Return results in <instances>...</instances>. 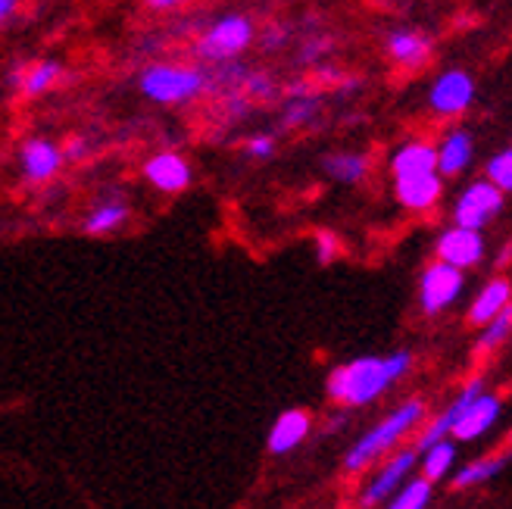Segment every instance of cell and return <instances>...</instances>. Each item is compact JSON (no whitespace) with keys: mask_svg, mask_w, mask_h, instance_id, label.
<instances>
[{"mask_svg":"<svg viewBox=\"0 0 512 509\" xmlns=\"http://www.w3.org/2000/svg\"><path fill=\"white\" fill-rule=\"evenodd\" d=\"M63 79V66L57 60H38V63H16L7 72V85L16 88L22 97H41Z\"/></svg>","mask_w":512,"mask_h":509,"instance_id":"cell-14","label":"cell"},{"mask_svg":"<svg viewBox=\"0 0 512 509\" xmlns=\"http://www.w3.org/2000/svg\"><path fill=\"white\" fill-rule=\"evenodd\" d=\"M322 169L331 182L341 185H360L369 175V157L366 154H353V150H338V154H328L322 160Z\"/></svg>","mask_w":512,"mask_h":509,"instance_id":"cell-23","label":"cell"},{"mask_svg":"<svg viewBox=\"0 0 512 509\" xmlns=\"http://www.w3.org/2000/svg\"><path fill=\"white\" fill-rule=\"evenodd\" d=\"M409 369H413V353L409 350H394L384 356H353V360L328 372L325 394L344 410H360V406L375 403L384 391L394 388Z\"/></svg>","mask_w":512,"mask_h":509,"instance_id":"cell-1","label":"cell"},{"mask_svg":"<svg viewBox=\"0 0 512 509\" xmlns=\"http://www.w3.org/2000/svg\"><path fill=\"white\" fill-rule=\"evenodd\" d=\"M182 0H147V7H153V10H175Z\"/></svg>","mask_w":512,"mask_h":509,"instance_id":"cell-35","label":"cell"},{"mask_svg":"<svg viewBox=\"0 0 512 509\" xmlns=\"http://www.w3.org/2000/svg\"><path fill=\"white\" fill-rule=\"evenodd\" d=\"M391 172H394V178L438 172V147H431L425 141H406V144H400L397 154L391 157Z\"/></svg>","mask_w":512,"mask_h":509,"instance_id":"cell-18","label":"cell"},{"mask_svg":"<svg viewBox=\"0 0 512 509\" xmlns=\"http://www.w3.org/2000/svg\"><path fill=\"white\" fill-rule=\"evenodd\" d=\"M472 100H475V82H472V75L463 72V69L444 72L441 79L431 85V91H428L431 110L441 113V116H459V113H466L472 107Z\"/></svg>","mask_w":512,"mask_h":509,"instance_id":"cell-11","label":"cell"},{"mask_svg":"<svg viewBox=\"0 0 512 509\" xmlns=\"http://www.w3.org/2000/svg\"><path fill=\"white\" fill-rule=\"evenodd\" d=\"M422 416H425V403L419 397L400 403L394 413H388L378 425H372L366 435L344 453V472H363V469H369L391 447H397L409 435V431H416Z\"/></svg>","mask_w":512,"mask_h":509,"instance_id":"cell-3","label":"cell"},{"mask_svg":"<svg viewBox=\"0 0 512 509\" xmlns=\"http://www.w3.org/2000/svg\"><path fill=\"white\" fill-rule=\"evenodd\" d=\"M253 41H256L253 19L244 13H225L200 32V38L194 44V54L207 66H219V63L238 60Z\"/></svg>","mask_w":512,"mask_h":509,"instance_id":"cell-4","label":"cell"},{"mask_svg":"<svg viewBox=\"0 0 512 509\" xmlns=\"http://www.w3.org/2000/svg\"><path fill=\"white\" fill-rule=\"evenodd\" d=\"M241 94L247 100H272L278 94V88H275V82L269 79L266 72H250L247 69L244 82H241Z\"/></svg>","mask_w":512,"mask_h":509,"instance_id":"cell-29","label":"cell"},{"mask_svg":"<svg viewBox=\"0 0 512 509\" xmlns=\"http://www.w3.org/2000/svg\"><path fill=\"white\" fill-rule=\"evenodd\" d=\"M416 463H419V450H416V447L397 450V453L391 456V460L378 469V475L363 488L360 506H363V509H372V506H378V503H384V500H391V497L406 485V481H409V472L416 469Z\"/></svg>","mask_w":512,"mask_h":509,"instance_id":"cell-8","label":"cell"},{"mask_svg":"<svg viewBox=\"0 0 512 509\" xmlns=\"http://www.w3.org/2000/svg\"><path fill=\"white\" fill-rule=\"evenodd\" d=\"M441 175L431 172V175H409V178H394V194L397 200L403 203L406 210H416V213H425L431 210L434 203L441 200Z\"/></svg>","mask_w":512,"mask_h":509,"instance_id":"cell-17","label":"cell"},{"mask_svg":"<svg viewBox=\"0 0 512 509\" xmlns=\"http://www.w3.org/2000/svg\"><path fill=\"white\" fill-rule=\"evenodd\" d=\"M484 175H488L491 185H497L503 194H509L512 191V147H506L497 157H491L488 166H484Z\"/></svg>","mask_w":512,"mask_h":509,"instance_id":"cell-28","label":"cell"},{"mask_svg":"<svg viewBox=\"0 0 512 509\" xmlns=\"http://www.w3.org/2000/svg\"><path fill=\"white\" fill-rule=\"evenodd\" d=\"M66 163V154L57 141H50L44 135L25 138L19 147V172L29 185H47L54 182Z\"/></svg>","mask_w":512,"mask_h":509,"instance_id":"cell-7","label":"cell"},{"mask_svg":"<svg viewBox=\"0 0 512 509\" xmlns=\"http://www.w3.org/2000/svg\"><path fill=\"white\" fill-rule=\"evenodd\" d=\"M328 47H331V38H313V41H306L303 50H300V63H313V60H319Z\"/></svg>","mask_w":512,"mask_h":509,"instance_id":"cell-32","label":"cell"},{"mask_svg":"<svg viewBox=\"0 0 512 509\" xmlns=\"http://www.w3.org/2000/svg\"><path fill=\"white\" fill-rule=\"evenodd\" d=\"M419 466H422V478H428L431 485L434 481H444L456 466V444L453 441L431 444L428 450L419 453Z\"/></svg>","mask_w":512,"mask_h":509,"instance_id":"cell-25","label":"cell"},{"mask_svg":"<svg viewBox=\"0 0 512 509\" xmlns=\"http://www.w3.org/2000/svg\"><path fill=\"white\" fill-rule=\"evenodd\" d=\"M310 431H313L310 410H300V406H294V410H285V413L275 416V422L269 428V438H266V447H269L272 456H288L306 438H310Z\"/></svg>","mask_w":512,"mask_h":509,"instance_id":"cell-13","label":"cell"},{"mask_svg":"<svg viewBox=\"0 0 512 509\" xmlns=\"http://www.w3.org/2000/svg\"><path fill=\"white\" fill-rule=\"evenodd\" d=\"M506 450H512V428H509V435H506Z\"/></svg>","mask_w":512,"mask_h":509,"instance_id":"cell-38","label":"cell"},{"mask_svg":"<svg viewBox=\"0 0 512 509\" xmlns=\"http://www.w3.org/2000/svg\"><path fill=\"white\" fill-rule=\"evenodd\" d=\"M128 219H132V203L125 197L107 194V197H100L82 219V232L91 238H107V235H116L119 228H125Z\"/></svg>","mask_w":512,"mask_h":509,"instance_id":"cell-16","label":"cell"},{"mask_svg":"<svg viewBox=\"0 0 512 509\" xmlns=\"http://www.w3.org/2000/svg\"><path fill=\"white\" fill-rule=\"evenodd\" d=\"M506 338H512V303L503 310V313H497L488 325L481 328V338H478V344H475V356H488V353H494Z\"/></svg>","mask_w":512,"mask_h":509,"instance_id":"cell-26","label":"cell"},{"mask_svg":"<svg viewBox=\"0 0 512 509\" xmlns=\"http://www.w3.org/2000/svg\"><path fill=\"white\" fill-rule=\"evenodd\" d=\"M138 88L160 107H185L210 91V72L188 63H150L138 72Z\"/></svg>","mask_w":512,"mask_h":509,"instance_id":"cell-2","label":"cell"},{"mask_svg":"<svg viewBox=\"0 0 512 509\" xmlns=\"http://www.w3.org/2000/svg\"><path fill=\"white\" fill-rule=\"evenodd\" d=\"M472 135L466 129H453L444 135V141L438 144V172L441 175H459L466 172L472 163Z\"/></svg>","mask_w":512,"mask_h":509,"instance_id":"cell-21","label":"cell"},{"mask_svg":"<svg viewBox=\"0 0 512 509\" xmlns=\"http://www.w3.org/2000/svg\"><path fill=\"white\" fill-rule=\"evenodd\" d=\"M144 182L160 194H182L194 182V169L178 150H160L144 160Z\"/></svg>","mask_w":512,"mask_h":509,"instance_id":"cell-9","label":"cell"},{"mask_svg":"<svg viewBox=\"0 0 512 509\" xmlns=\"http://www.w3.org/2000/svg\"><path fill=\"white\" fill-rule=\"evenodd\" d=\"M338 257H341V238L335 232H319L316 235V260L322 266H328V263H335Z\"/></svg>","mask_w":512,"mask_h":509,"instance_id":"cell-31","label":"cell"},{"mask_svg":"<svg viewBox=\"0 0 512 509\" xmlns=\"http://www.w3.org/2000/svg\"><path fill=\"white\" fill-rule=\"evenodd\" d=\"M244 154L250 160H269L275 154V135L269 132H256L244 141Z\"/></svg>","mask_w":512,"mask_h":509,"instance_id":"cell-30","label":"cell"},{"mask_svg":"<svg viewBox=\"0 0 512 509\" xmlns=\"http://www.w3.org/2000/svg\"><path fill=\"white\" fill-rule=\"evenodd\" d=\"M384 47H388V57L406 69H419L431 57V41L422 32H406V29L391 32L388 41H384Z\"/></svg>","mask_w":512,"mask_h":509,"instance_id":"cell-20","label":"cell"},{"mask_svg":"<svg viewBox=\"0 0 512 509\" xmlns=\"http://www.w3.org/2000/svg\"><path fill=\"white\" fill-rule=\"evenodd\" d=\"M509 257H512V244H506V247H503V253H500V266H506V263H509Z\"/></svg>","mask_w":512,"mask_h":509,"instance_id":"cell-37","label":"cell"},{"mask_svg":"<svg viewBox=\"0 0 512 509\" xmlns=\"http://www.w3.org/2000/svg\"><path fill=\"white\" fill-rule=\"evenodd\" d=\"M288 44V29H285V25H281V29H278V25H272V29L263 35V47L266 50H278V47H285Z\"/></svg>","mask_w":512,"mask_h":509,"instance_id":"cell-33","label":"cell"},{"mask_svg":"<svg viewBox=\"0 0 512 509\" xmlns=\"http://www.w3.org/2000/svg\"><path fill=\"white\" fill-rule=\"evenodd\" d=\"M500 413H503V397L481 394V397L472 400L469 410L459 416V422H456L450 438H456V441H478L481 435H488V431L497 425Z\"/></svg>","mask_w":512,"mask_h":509,"instance_id":"cell-15","label":"cell"},{"mask_svg":"<svg viewBox=\"0 0 512 509\" xmlns=\"http://www.w3.org/2000/svg\"><path fill=\"white\" fill-rule=\"evenodd\" d=\"M503 210V191L497 185H491L488 178L481 182H472L463 194L456 197L453 207V222L459 228H472V232H481L491 219H497Z\"/></svg>","mask_w":512,"mask_h":509,"instance_id":"cell-6","label":"cell"},{"mask_svg":"<svg viewBox=\"0 0 512 509\" xmlns=\"http://www.w3.org/2000/svg\"><path fill=\"white\" fill-rule=\"evenodd\" d=\"M466 288V275L463 269H453L447 263H431L422 278H419V307L425 316H438L450 310Z\"/></svg>","mask_w":512,"mask_h":509,"instance_id":"cell-5","label":"cell"},{"mask_svg":"<svg viewBox=\"0 0 512 509\" xmlns=\"http://www.w3.org/2000/svg\"><path fill=\"white\" fill-rule=\"evenodd\" d=\"M434 250H438V260L453 266V269H472L484 260V235L481 232H472V228H447V232H441L438 244H434Z\"/></svg>","mask_w":512,"mask_h":509,"instance_id":"cell-12","label":"cell"},{"mask_svg":"<svg viewBox=\"0 0 512 509\" xmlns=\"http://www.w3.org/2000/svg\"><path fill=\"white\" fill-rule=\"evenodd\" d=\"M319 97L310 91L306 82H297L288 88V100L285 107H281V122L288 125V129H300V125H310L316 116H319Z\"/></svg>","mask_w":512,"mask_h":509,"instance_id":"cell-22","label":"cell"},{"mask_svg":"<svg viewBox=\"0 0 512 509\" xmlns=\"http://www.w3.org/2000/svg\"><path fill=\"white\" fill-rule=\"evenodd\" d=\"M484 394V378H472V381H466V388L459 391L447 406H444V413H438L434 416L422 431H419V438H416V450L422 453V450H428L431 444H438V441H447L450 435H453V428H456V422H459V416H463L469 406H472V400L475 397H481Z\"/></svg>","mask_w":512,"mask_h":509,"instance_id":"cell-10","label":"cell"},{"mask_svg":"<svg viewBox=\"0 0 512 509\" xmlns=\"http://www.w3.org/2000/svg\"><path fill=\"white\" fill-rule=\"evenodd\" d=\"M338 428H344V416H335L328 425H325V435H335Z\"/></svg>","mask_w":512,"mask_h":509,"instance_id":"cell-36","label":"cell"},{"mask_svg":"<svg viewBox=\"0 0 512 509\" xmlns=\"http://www.w3.org/2000/svg\"><path fill=\"white\" fill-rule=\"evenodd\" d=\"M431 491L434 488L428 478H409L406 485L388 500V509H428Z\"/></svg>","mask_w":512,"mask_h":509,"instance_id":"cell-27","label":"cell"},{"mask_svg":"<svg viewBox=\"0 0 512 509\" xmlns=\"http://www.w3.org/2000/svg\"><path fill=\"white\" fill-rule=\"evenodd\" d=\"M16 7H19V0H0V29H4V25L13 19Z\"/></svg>","mask_w":512,"mask_h":509,"instance_id":"cell-34","label":"cell"},{"mask_svg":"<svg viewBox=\"0 0 512 509\" xmlns=\"http://www.w3.org/2000/svg\"><path fill=\"white\" fill-rule=\"evenodd\" d=\"M509 303H512V285H509V278H491V282L475 294L472 307H469V322L484 328L497 313H503Z\"/></svg>","mask_w":512,"mask_h":509,"instance_id":"cell-19","label":"cell"},{"mask_svg":"<svg viewBox=\"0 0 512 509\" xmlns=\"http://www.w3.org/2000/svg\"><path fill=\"white\" fill-rule=\"evenodd\" d=\"M506 466V456H484V460H475V463H466L459 469L450 481L453 491H466V488H481L484 481H491L503 472Z\"/></svg>","mask_w":512,"mask_h":509,"instance_id":"cell-24","label":"cell"}]
</instances>
